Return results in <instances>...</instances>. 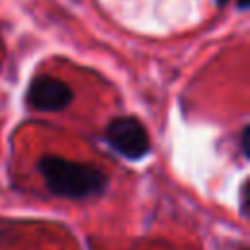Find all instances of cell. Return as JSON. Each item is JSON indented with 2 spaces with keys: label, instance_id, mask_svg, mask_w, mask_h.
I'll return each instance as SVG.
<instances>
[{
  "label": "cell",
  "instance_id": "5",
  "mask_svg": "<svg viewBox=\"0 0 250 250\" xmlns=\"http://www.w3.org/2000/svg\"><path fill=\"white\" fill-rule=\"evenodd\" d=\"M238 6H240V8H242V10H244V8H246V6H248V0H238Z\"/></svg>",
  "mask_w": 250,
  "mask_h": 250
},
{
  "label": "cell",
  "instance_id": "1",
  "mask_svg": "<svg viewBox=\"0 0 250 250\" xmlns=\"http://www.w3.org/2000/svg\"><path fill=\"white\" fill-rule=\"evenodd\" d=\"M37 170L43 176L47 189L59 197L86 199L104 193L107 188V178L102 170L62 156H41L37 162Z\"/></svg>",
  "mask_w": 250,
  "mask_h": 250
},
{
  "label": "cell",
  "instance_id": "2",
  "mask_svg": "<svg viewBox=\"0 0 250 250\" xmlns=\"http://www.w3.org/2000/svg\"><path fill=\"white\" fill-rule=\"evenodd\" d=\"M105 141L129 160H141L150 152V139L145 125L131 115L113 117L105 127Z\"/></svg>",
  "mask_w": 250,
  "mask_h": 250
},
{
  "label": "cell",
  "instance_id": "3",
  "mask_svg": "<svg viewBox=\"0 0 250 250\" xmlns=\"http://www.w3.org/2000/svg\"><path fill=\"white\" fill-rule=\"evenodd\" d=\"M74 100L72 88L55 76H35L25 92V102L37 111H62Z\"/></svg>",
  "mask_w": 250,
  "mask_h": 250
},
{
  "label": "cell",
  "instance_id": "6",
  "mask_svg": "<svg viewBox=\"0 0 250 250\" xmlns=\"http://www.w3.org/2000/svg\"><path fill=\"white\" fill-rule=\"evenodd\" d=\"M227 2H229V0H217V4H219V6H223V4H227Z\"/></svg>",
  "mask_w": 250,
  "mask_h": 250
},
{
  "label": "cell",
  "instance_id": "4",
  "mask_svg": "<svg viewBox=\"0 0 250 250\" xmlns=\"http://www.w3.org/2000/svg\"><path fill=\"white\" fill-rule=\"evenodd\" d=\"M240 145H242V152H244V156H248V127H244V129H242Z\"/></svg>",
  "mask_w": 250,
  "mask_h": 250
}]
</instances>
